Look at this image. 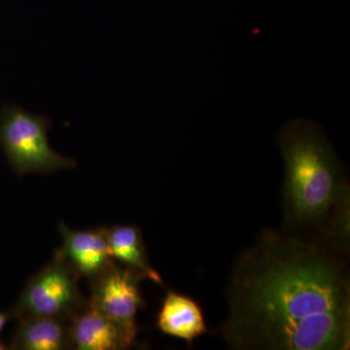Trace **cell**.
<instances>
[{"mask_svg": "<svg viewBox=\"0 0 350 350\" xmlns=\"http://www.w3.org/2000/svg\"><path fill=\"white\" fill-rule=\"evenodd\" d=\"M347 251L314 234L262 230L232 267L222 336L236 350H347Z\"/></svg>", "mask_w": 350, "mask_h": 350, "instance_id": "6da1fadb", "label": "cell"}, {"mask_svg": "<svg viewBox=\"0 0 350 350\" xmlns=\"http://www.w3.org/2000/svg\"><path fill=\"white\" fill-rule=\"evenodd\" d=\"M278 142L284 162L288 231L314 234L349 250V185L321 126L304 118L290 120Z\"/></svg>", "mask_w": 350, "mask_h": 350, "instance_id": "7a4b0ae2", "label": "cell"}, {"mask_svg": "<svg viewBox=\"0 0 350 350\" xmlns=\"http://www.w3.org/2000/svg\"><path fill=\"white\" fill-rule=\"evenodd\" d=\"M53 124L45 114H36L17 105L0 111V146L16 174H47L73 169V159L61 155L50 146L47 131Z\"/></svg>", "mask_w": 350, "mask_h": 350, "instance_id": "3957f363", "label": "cell"}, {"mask_svg": "<svg viewBox=\"0 0 350 350\" xmlns=\"http://www.w3.org/2000/svg\"><path fill=\"white\" fill-rule=\"evenodd\" d=\"M80 278L57 253L29 278L10 310L11 319L47 317L69 321L86 305L80 291Z\"/></svg>", "mask_w": 350, "mask_h": 350, "instance_id": "277c9868", "label": "cell"}, {"mask_svg": "<svg viewBox=\"0 0 350 350\" xmlns=\"http://www.w3.org/2000/svg\"><path fill=\"white\" fill-rule=\"evenodd\" d=\"M144 275L113 262L100 275L90 282L91 296L88 304L105 317L114 320L133 340H137V314L144 306L140 283Z\"/></svg>", "mask_w": 350, "mask_h": 350, "instance_id": "5b68a950", "label": "cell"}, {"mask_svg": "<svg viewBox=\"0 0 350 350\" xmlns=\"http://www.w3.org/2000/svg\"><path fill=\"white\" fill-rule=\"evenodd\" d=\"M59 230L63 244L56 252L80 278L91 282L115 262L108 246L107 227L75 231L61 223Z\"/></svg>", "mask_w": 350, "mask_h": 350, "instance_id": "8992f818", "label": "cell"}, {"mask_svg": "<svg viewBox=\"0 0 350 350\" xmlns=\"http://www.w3.org/2000/svg\"><path fill=\"white\" fill-rule=\"evenodd\" d=\"M71 349L123 350L135 340L114 320L94 310L88 304L68 322Z\"/></svg>", "mask_w": 350, "mask_h": 350, "instance_id": "52a82bcc", "label": "cell"}, {"mask_svg": "<svg viewBox=\"0 0 350 350\" xmlns=\"http://www.w3.org/2000/svg\"><path fill=\"white\" fill-rule=\"evenodd\" d=\"M157 326L165 335L193 342L207 332L204 314L197 301L190 297L170 291L163 299Z\"/></svg>", "mask_w": 350, "mask_h": 350, "instance_id": "ba28073f", "label": "cell"}, {"mask_svg": "<svg viewBox=\"0 0 350 350\" xmlns=\"http://www.w3.org/2000/svg\"><path fill=\"white\" fill-rule=\"evenodd\" d=\"M19 320L9 349H71L68 320L47 317H27Z\"/></svg>", "mask_w": 350, "mask_h": 350, "instance_id": "9c48e42d", "label": "cell"}, {"mask_svg": "<svg viewBox=\"0 0 350 350\" xmlns=\"http://www.w3.org/2000/svg\"><path fill=\"white\" fill-rule=\"evenodd\" d=\"M107 243L115 262L135 269L152 282L163 284L162 278L152 268L142 232L135 226L107 228Z\"/></svg>", "mask_w": 350, "mask_h": 350, "instance_id": "30bf717a", "label": "cell"}, {"mask_svg": "<svg viewBox=\"0 0 350 350\" xmlns=\"http://www.w3.org/2000/svg\"><path fill=\"white\" fill-rule=\"evenodd\" d=\"M9 319H11L9 312L5 313L0 312V331H2V329L6 325L7 321H8Z\"/></svg>", "mask_w": 350, "mask_h": 350, "instance_id": "8fae6325", "label": "cell"}, {"mask_svg": "<svg viewBox=\"0 0 350 350\" xmlns=\"http://www.w3.org/2000/svg\"><path fill=\"white\" fill-rule=\"evenodd\" d=\"M5 349H9V345L4 344L3 342H1V340H0V350Z\"/></svg>", "mask_w": 350, "mask_h": 350, "instance_id": "7c38bea8", "label": "cell"}]
</instances>
